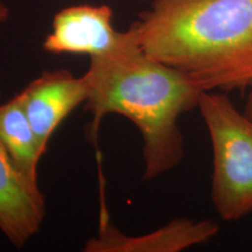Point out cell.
Instances as JSON below:
<instances>
[{
  "label": "cell",
  "mask_w": 252,
  "mask_h": 252,
  "mask_svg": "<svg viewBox=\"0 0 252 252\" xmlns=\"http://www.w3.org/2000/svg\"><path fill=\"white\" fill-rule=\"evenodd\" d=\"M84 108L91 113V137L97 138L108 115L127 118L143 139L144 180L171 172L185 158L180 116L197 108L204 88L188 75L145 54L139 43L90 59L83 75Z\"/></svg>",
  "instance_id": "6da1fadb"
},
{
  "label": "cell",
  "mask_w": 252,
  "mask_h": 252,
  "mask_svg": "<svg viewBox=\"0 0 252 252\" xmlns=\"http://www.w3.org/2000/svg\"><path fill=\"white\" fill-rule=\"evenodd\" d=\"M128 28L145 54L207 91L252 86V0H152Z\"/></svg>",
  "instance_id": "7a4b0ae2"
},
{
  "label": "cell",
  "mask_w": 252,
  "mask_h": 252,
  "mask_svg": "<svg viewBox=\"0 0 252 252\" xmlns=\"http://www.w3.org/2000/svg\"><path fill=\"white\" fill-rule=\"evenodd\" d=\"M197 109L212 144V202L222 220L244 219L252 213V119L224 91H204Z\"/></svg>",
  "instance_id": "3957f363"
},
{
  "label": "cell",
  "mask_w": 252,
  "mask_h": 252,
  "mask_svg": "<svg viewBox=\"0 0 252 252\" xmlns=\"http://www.w3.org/2000/svg\"><path fill=\"white\" fill-rule=\"evenodd\" d=\"M113 11L108 5H77L54 15L52 32L42 47L50 54L88 55L102 58L126 49L137 37L130 28L118 32L113 27Z\"/></svg>",
  "instance_id": "277c9868"
},
{
  "label": "cell",
  "mask_w": 252,
  "mask_h": 252,
  "mask_svg": "<svg viewBox=\"0 0 252 252\" xmlns=\"http://www.w3.org/2000/svg\"><path fill=\"white\" fill-rule=\"evenodd\" d=\"M220 226L212 220H172L161 228L139 236L125 235L102 212L96 236L84 243V252H180L216 237Z\"/></svg>",
  "instance_id": "5b68a950"
},
{
  "label": "cell",
  "mask_w": 252,
  "mask_h": 252,
  "mask_svg": "<svg viewBox=\"0 0 252 252\" xmlns=\"http://www.w3.org/2000/svg\"><path fill=\"white\" fill-rule=\"evenodd\" d=\"M25 110L40 147L46 153L50 138L88 97L84 76L77 77L67 69L45 70L21 91Z\"/></svg>",
  "instance_id": "8992f818"
},
{
  "label": "cell",
  "mask_w": 252,
  "mask_h": 252,
  "mask_svg": "<svg viewBox=\"0 0 252 252\" xmlns=\"http://www.w3.org/2000/svg\"><path fill=\"white\" fill-rule=\"evenodd\" d=\"M46 212L39 185L19 171L0 144V231L13 247L24 248L40 231Z\"/></svg>",
  "instance_id": "52a82bcc"
},
{
  "label": "cell",
  "mask_w": 252,
  "mask_h": 252,
  "mask_svg": "<svg viewBox=\"0 0 252 252\" xmlns=\"http://www.w3.org/2000/svg\"><path fill=\"white\" fill-rule=\"evenodd\" d=\"M0 144L19 171L37 184V166L45 152L27 117L21 93L0 104Z\"/></svg>",
  "instance_id": "ba28073f"
},
{
  "label": "cell",
  "mask_w": 252,
  "mask_h": 252,
  "mask_svg": "<svg viewBox=\"0 0 252 252\" xmlns=\"http://www.w3.org/2000/svg\"><path fill=\"white\" fill-rule=\"evenodd\" d=\"M249 90H250V91H249V96H248L247 103H245L244 112L249 118L252 119V86L249 88Z\"/></svg>",
  "instance_id": "9c48e42d"
},
{
  "label": "cell",
  "mask_w": 252,
  "mask_h": 252,
  "mask_svg": "<svg viewBox=\"0 0 252 252\" xmlns=\"http://www.w3.org/2000/svg\"><path fill=\"white\" fill-rule=\"evenodd\" d=\"M9 17V8L7 5L4 4L2 1H0V23H4Z\"/></svg>",
  "instance_id": "30bf717a"
},
{
  "label": "cell",
  "mask_w": 252,
  "mask_h": 252,
  "mask_svg": "<svg viewBox=\"0 0 252 252\" xmlns=\"http://www.w3.org/2000/svg\"><path fill=\"white\" fill-rule=\"evenodd\" d=\"M132 1H144V0H132Z\"/></svg>",
  "instance_id": "8fae6325"
},
{
  "label": "cell",
  "mask_w": 252,
  "mask_h": 252,
  "mask_svg": "<svg viewBox=\"0 0 252 252\" xmlns=\"http://www.w3.org/2000/svg\"><path fill=\"white\" fill-rule=\"evenodd\" d=\"M0 97H1V89H0Z\"/></svg>",
  "instance_id": "7c38bea8"
}]
</instances>
